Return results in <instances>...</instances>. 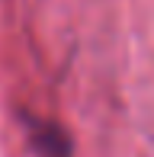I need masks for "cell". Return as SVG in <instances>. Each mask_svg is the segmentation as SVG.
Instances as JSON below:
<instances>
[{
    "label": "cell",
    "instance_id": "1",
    "mask_svg": "<svg viewBox=\"0 0 154 157\" xmlns=\"http://www.w3.org/2000/svg\"><path fill=\"white\" fill-rule=\"evenodd\" d=\"M32 144H36L39 157H71L67 135L61 132V128L48 125V122H36L32 125Z\"/></svg>",
    "mask_w": 154,
    "mask_h": 157
}]
</instances>
